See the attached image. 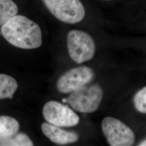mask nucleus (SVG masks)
<instances>
[{"mask_svg": "<svg viewBox=\"0 0 146 146\" xmlns=\"http://www.w3.org/2000/svg\"><path fill=\"white\" fill-rule=\"evenodd\" d=\"M2 36L11 45L32 49L42 45V32L34 21L25 16L16 15L1 27Z\"/></svg>", "mask_w": 146, "mask_h": 146, "instance_id": "f257e3e1", "label": "nucleus"}, {"mask_svg": "<svg viewBox=\"0 0 146 146\" xmlns=\"http://www.w3.org/2000/svg\"><path fill=\"white\" fill-rule=\"evenodd\" d=\"M103 95V90L98 84H87L72 92L66 102L76 111L91 113L98 109Z\"/></svg>", "mask_w": 146, "mask_h": 146, "instance_id": "f03ea898", "label": "nucleus"}, {"mask_svg": "<svg viewBox=\"0 0 146 146\" xmlns=\"http://www.w3.org/2000/svg\"><path fill=\"white\" fill-rule=\"evenodd\" d=\"M69 55L78 64L91 60L95 53L94 40L87 33L79 30L69 31L67 37Z\"/></svg>", "mask_w": 146, "mask_h": 146, "instance_id": "7ed1b4c3", "label": "nucleus"}, {"mask_svg": "<svg viewBox=\"0 0 146 146\" xmlns=\"http://www.w3.org/2000/svg\"><path fill=\"white\" fill-rule=\"evenodd\" d=\"M44 5L57 19L68 24H75L85 16V9L80 0H42Z\"/></svg>", "mask_w": 146, "mask_h": 146, "instance_id": "20e7f679", "label": "nucleus"}, {"mask_svg": "<svg viewBox=\"0 0 146 146\" xmlns=\"http://www.w3.org/2000/svg\"><path fill=\"white\" fill-rule=\"evenodd\" d=\"M102 130L110 146H131L135 142L133 131L114 117H105L102 122Z\"/></svg>", "mask_w": 146, "mask_h": 146, "instance_id": "39448f33", "label": "nucleus"}, {"mask_svg": "<svg viewBox=\"0 0 146 146\" xmlns=\"http://www.w3.org/2000/svg\"><path fill=\"white\" fill-rule=\"evenodd\" d=\"M42 114L48 123L60 127L77 125L80 118L68 106L56 101H50L44 105Z\"/></svg>", "mask_w": 146, "mask_h": 146, "instance_id": "423d86ee", "label": "nucleus"}, {"mask_svg": "<svg viewBox=\"0 0 146 146\" xmlns=\"http://www.w3.org/2000/svg\"><path fill=\"white\" fill-rule=\"evenodd\" d=\"M92 68L81 66L69 70L58 78L56 84L58 90L61 93H69L90 83L94 78Z\"/></svg>", "mask_w": 146, "mask_h": 146, "instance_id": "0eeeda50", "label": "nucleus"}, {"mask_svg": "<svg viewBox=\"0 0 146 146\" xmlns=\"http://www.w3.org/2000/svg\"><path fill=\"white\" fill-rule=\"evenodd\" d=\"M41 129L44 135L52 142L58 145H67L78 141L79 136L76 132L66 131L60 127L49 123H43Z\"/></svg>", "mask_w": 146, "mask_h": 146, "instance_id": "6e6552de", "label": "nucleus"}, {"mask_svg": "<svg viewBox=\"0 0 146 146\" xmlns=\"http://www.w3.org/2000/svg\"><path fill=\"white\" fill-rule=\"evenodd\" d=\"M17 120L11 116H0V141L15 135L19 131Z\"/></svg>", "mask_w": 146, "mask_h": 146, "instance_id": "1a4fd4ad", "label": "nucleus"}, {"mask_svg": "<svg viewBox=\"0 0 146 146\" xmlns=\"http://www.w3.org/2000/svg\"><path fill=\"white\" fill-rule=\"evenodd\" d=\"M18 88L15 78L7 74H0V100L12 99Z\"/></svg>", "mask_w": 146, "mask_h": 146, "instance_id": "9d476101", "label": "nucleus"}, {"mask_svg": "<svg viewBox=\"0 0 146 146\" xmlns=\"http://www.w3.org/2000/svg\"><path fill=\"white\" fill-rule=\"evenodd\" d=\"M18 11V7L13 0H0V27L16 15Z\"/></svg>", "mask_w": 146, "mask_h": 146, "instance_id": "9b49d317", "label": "nucleus"}, {"mask_svg": "<svg viewBox=\"0 0 146 146\" xmlns=\"http://www.w3.org/2000/svg\"><path fill=\"white\" fill-rule=\"evenodd\" d=\"M0 146H34V143L26 134L17 133L15 135L0 141Z\"/></svg>", "mask_w": 146, "mask_h": 146, "instance_id": "f8f14e48", "label": "nucleus"}, {"mask_svg": "<svg viewBox=\"0 0 146 146\" xmlns=\"http://www.w3.org/2000/svg\"><path fill=\"white\" fill-rule=\"evenodd\" d=\"M134 103L137 111L146 114V86L135 95Z\"/></svg>", "mask_w": 146, "mask_h": 146, "instance_id": "ddd939ff", "label": "nucleus"}, {"mask_svg": "<svg viewBox=\"0 0 146 146\" xmlns=\"http://www.w3.org/2000/svg\"><path fill=\"white\" fill-rule=\"evenodd\" d=\"M139 146H146V139H145L144 141H142V142H141Z\"/></svg>", "mask_w": 146, "mask_h": 146, "instance_id": "4468645a", "label": "nucleus"}]
</instances>
